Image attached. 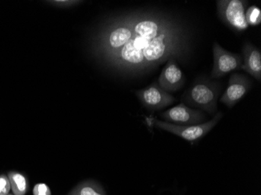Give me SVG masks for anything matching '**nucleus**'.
<instances>
[{
  "mask_svg": "<svg viewBox=\"0 0 261 195\" xmlns=\"http://www.w3.org/2000/svg\"><path fill=\"white\" fill-rule=\"evenodd\" d=\"M68 195H107V193L98 182L86 180L70 190Z\"/></svg>",
  "mask_w": 261,
  "mask_h": 195,
  "instance_id": "9b49d317",
  "label": "nucleus"
},
{
  "mask_svg": "<svg viewBox=\"0 0 261 195\" xmlns=\"http://www.w3.org/2000/svg\"><path fill=\"white\" fill-rule=\"evenodd\" d=\"M33 195H52L49 186L43 183L35 184L33 188Z\"/></svg>",
  "mask_w": 261,
  "mask_h": 195,
  "instance_id": "dca6fc26",
  "label": "nucleus"
},
{
  "mask_svg": "<svg viewBox=\"0 0 261 195\" xmlns=\"http://www.w3.org/2000/svg\"><path fill=\"white\" fill-rule=\"evenodd\" d=\"M221 91L219 82L200 77L185 91L181 101L188 106L215 116L218 113V101Z\"/></svg>",
  "mask_w": 261,
  "mask_h": 195,
  "instance_id": "f03ea898",
  "label": "nucleus"
},
{
  "mask_svg": "<svg viewBox=\"0 0 261 195\" xmlns=\"http://www.w3.org/2000/svg\"><path fill=\"white\" fill-rule=\"evenodd\" d=\"M8 195H14V194H8Z\"/></svg>",
  "mask_w": 261,
  "mask_h": 195,
  "instance_id": "f3484780",
  "label": "nucleus"
},
{
  "mask_svg": "<svg viewBox=\"0 0 261 195\" xmlns=\"http://www.w3.org/2000/svg\"><path fill=\"white\" fill-rule=\"evenodd\" d=\"M252 87V80L244 74L234 73L228 80V86L221 95L220 102L232 108L248 93Z\"/></svg>",
  "mask_w": 261,
  "mask_h": 195,
  "instance_id": "0eeeda50",
  "label": "nucleus"
},
{
  "mask_svg": "<svg viewBox=\"0 0 261 195\" xmlns=\"http://www.w3.org/2000/svg\"><path fill=\"white\" fill-rule=\"evenodd\" d=\"M11 190L14 195H25L29 190V184L23 174L17 172H10L8 175Z\"/></svg>",
  "mask_w": 261,
  "mask_h": 195,
  "instance_id": "f8f14e48",
  "label": "nucleus"
},
{
  "mask_svg": "<svg viewBox=\"0 0 261 195\" xmlns=\"http://www.w3.org/2000/svg\"><path fill=\"white\" fill-rule=\"evenodd\" d=\"M243 65L241 70L256 79L261 80V52L259 48L250 42H246L242 48Z\"/></svg>",
  "mask_w": 261,
  "mask_h": 195,
  "instance_id": "9d476101",
  "label": "nucleus"
},
{
  "mask_svg": "<svg viewBox=\"0 0 261 195\" xmlns=\"http://www.w3.org/2000/svg\"><path fill=\"white\" fill-rule=\"evenodd\" d=\"M160 117L163 119V121L176 125H197L207 121L205 113L188 106L184 102L168 108V110L161 114Z\"/></svg>",
  "mask_w": 261,
  "mask_h": 195,
  "instance_id": "423d86ee",
  "label": "nucleus"
},
{
  "mask_svg": "<svg viewBox=\"0 0 261 195\" xmlns=\"http://www.w3.org/2000/svg\"><path fill=\"white\" fill-rule=\"evenodd\" d=\"M145 106L152 111H159L172 105L176 101L171 94L163 90L158 83H152L139 93Z\"/></svg>",
  "mask_w": 261,
  "mask_h": 195,
  "instance_id": "1a4fd4ad",
  "label": "nucleus"
},
{
  "mask_svg": "<svg viewBox=\"0 0 261 195\" xmlns=\"http://www.w3.org/2000/svg\"><path fill=\"white\" fill-rule=\"evenodd\" d=\"M246 20L248 25L256 26L261 23V10L256 6H251L246 11Z\"/></svg>",
  "mask_w": 261,
  "mask_h": 195,
  "instance_id": "4468645a",
  "label": "nucleus"
},
{
  "mask_svg": "<svg viewBox=\"0 0 261 195\" xmlns=\"http://www.w3.org/2000/svg\"><path fill=\"white\" fill-rule=\"evenodd\" d=\"M185 81L186 77L182 70L176 62L175 58L171 57L163 68L156 83L163 90L171 94L180 90Z\"/></svg>",
  "mask_w": 261,
  "mask_h": 195,
  "instance_id": "6e6552de",
  "label": "nucleus"
},
{
  "mask_svg": "<svg viewBox=\"0 0 261 195\" xmlns=\"http://www.w3.org/2000/svg\"><path fill=\"white\" fill-rule=\"evenodd\" d=\"M11 189L10 180L5 175L0 176V195H8Z\"/></svg>",
  "mask_w": 261,
  "mask_h": 195,
  "instance_id": "2eb2a0df",
  "label": "nucleus"
},
{
  "mask_svg": "<svg viewBox=\"0 0 261 195\" xmlns=\"http://www.w3.org/2000/svg\"><path fill=\"white\" fill-rule=\"evenodd\" d=\"M216 4L218 17L227 26L236 32H243L249 27L246 20L248 1L220 0Z\"/></svg>",
  "mask_w": 261,
  "mask_h": 195,
  "instance_id": "20e7f679",
  "label": "nucleus"
},
{
  "mask_svg": "<svg viewBox=\"0 0 261 195\" xmlns=\"http://www.w3.org/2000/svg\"><path fill=\"white\" fill-rule=\"evenodd\" d=\"M130 32L129 27H120L114 29L110 34L109 44L112 48H119L124 45L130 38Z\"/></svg>",
  "mask_w": 261,
  "mask_h": 195,
  "instance_id": "ddd939ff",
  "label": "nucleus"
},
{
  "mask_svg": "<svg viewBox=\"0 0 261 195\" xmlns=\"http://www.w3.org/2000/svg\"><path fill=\"white\" fill-rule=\"evenodd\" d=\"M222 117V113L218 112L211 120H207L203 124L192 126L176 125L150 117L147 118V122L152 127L170 132L188 142H194L205 137L218 124Z\"/></svg>",
  "mask_w": 261,
  "mask_h": 195,
  "instance_id": "7ed1b4c3",
  "label": "nucleus"
},
{
  "mask_svg": "<svg viewBox=\"0 0 261 195\" xmlns=\"http://www.w3.org/2000/svg\"><path fill=\"white\" fill-rule=\"evenodd\" d=\"M129 29L130 38L119 48L121 60L130 65L158 67L186 51V39L181 27L162 16L140 20L133 31Z\"/></svg>",
  "mask_w": 261,
  "mask_h": 195,
  "instance_id": "f257e3e1",
  "label": "nucleus"
},
{
  "mask_svg": "<svg viewBox=\"0 0 261 195\" xmlns=\"http://www.w3.org/2000/svg\"><path fill=\"white\" fill-rule=\"evenodd\" d=\"M213 57L214 64L211 74L212 79L221 78L228 73L241 70L243 57L224 49L217 42L213 45Z\"/></svg>",
  "mask_w": 261,
  "mask_h": 195,
  "instance_id": "39448f33",
  "label": "nucleus"
}]
</instances>
